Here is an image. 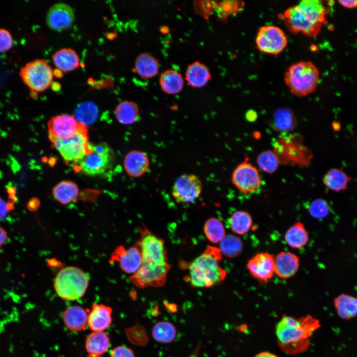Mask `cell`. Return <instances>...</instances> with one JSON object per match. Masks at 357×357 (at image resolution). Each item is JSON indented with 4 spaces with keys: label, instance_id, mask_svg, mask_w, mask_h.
<instances>
[{
    "label": "cell",
    "instance_id": "6da1fadb",
    "mask_svg": "<svg viewBox=\"0 0 357 357\" xmlns=\"http://www.w3.org/2000/svg\"><path fill=\"white\" fill-rule=\"evenodd\" d=\"M139 231L140 238L135 245L140 250L142 262L129 280L141 289L161 287L166 283L171 267L167 257L164 241L144 225L139 228Z\"/></svg>",
    "mask_w": 357,
    "mask_h": 357
},
{
    "label": "cell",
    "instance_id": "7a4b0ae2",
    "mask_svg": "<svg viewBox=\"0 0 357 357\" xmlns=\"http://www.w3.org/2000/svg\"><path fill=\"white\" fill-rule=\"evenodd\" d=\"M320 326L319 320L310 315L298 318L284 315L276 326L278 344L290 355L303 353L309 347L310 337Z\"/></svg>",
    "mask_w": 357,
    "mask_h": 357
},
{
    "label": "cell",
    "instance_id": "3957f363",
    "mask_svg": "<svg viewBox=\"0 0 357 357\" xmlns=\"http://www.w3.org/2000/svg\"><path fill=\"white\" fill-rule=\"evenodd\" d=\"M222 259L220 248L208 245L188 265L191 285L194 288H209L221 284L227 275L220 265Z\"/></svg>",
    "mask_w": 357,
    "mask_h": 357
},
{
    "label": "cell",
    "instance_id": "277c9868",
    "mask_svg": "<svg viewBox=\"0 0 357 357\" xmlns=\"http://www.w3.org/2000/svg\"><path fill=\"white\" fill-rule=\"evenodd\" d=\"M320 80L317 67L310 61H300L292 64L285 72L284 81L291 93L304 97L313 93Z\"/></svg>",
    "mask_w": 357,
    "mask_h": 357
},
{
    "label": "cell",
    "instance_id": "5b68a950",
    "mask_svg": "<svg viewBox=\"0 0 357 357\" xmlns=\"http://www.w3.org/2000/svg\"><path fill=\"white\" fill-rule=\"evenodd\" d=\"M89 277L81 269L72 266L61 269L57 274L54 288L61 299L74 301L81 298L88 287Z\"/></svg>",
    "mask_w": 357,
    "mask_h": 357
},
{
    "label": "cell",
    "instance_id": "8992f818",
    "mask_svg": "<svg viewBox=\"0 0 357 357\" xmlns=\"http://www.w3.org/2000/svg\"><path fill=\"white\" fill-rule=\"evenodd\" d=\"M115 154L106 143L88 144L87 151L77 163L79 170L90 176L102 175L112 166Z\"/></svg>",
    "mask_w": 357,
    "mask_h": 357
},
{
    "label": "cell",
    "instance_id": "52a82bcc",
    "mask_svg": "<svg viewBox=\"0 0 357 357\" xmlns=\"http://www.w3.org/2000/svg\"><path fill=\"white\" fill-rule=\"evenodd\" d=\"M54 75L51 66L44 60L36 59L26 63L19 76L32 93L43 92L51 84Z\"/></svg>",
    "mask_w": 357,
    "mask_h": 357
},
{
    "label": "cell",
    "instance_id": "ba28073f",
    "mask_svg": "<svg viewBox=\"0 0 357 357\" xmlns=\"http://www.w3.org/2000/svg\"><path fill=\"white\" fill-rule=\"evenodd\" d=\"M53 146L68 163H77L87 151L88 137L86 128L65 138L49 135Z\"/></svg>",
    "mask_w": 357,
    "mask_h": 357
},
{
    "label": "cell",
    "instance_id": "9c48e42d",
    "mask_svg": "<svg viewBox=\"0 0 357 357\" xmlns=\"http://www.w3.org/2000/svg\"><path fill=\"white\" fill-rule=\"evenodd\" d=\"M300 140L297 136L292 135L282 136L278 138L274 151L280 162L301 165L309 163L311 154Z\"/></svg>",
    "mask_w": 357,
    "mask_h": 357
},
{
    "label": "cell",
    "instance_id": "30bf717a",
    "mask_svg": "<svg viewBox=\"0 0 357 357\" xmlns=\"http://www.w3.org/2000/svg\"><path fill=\"white\" fill-rule=\"evenodd\" d=\"M255 43L259 51L270 55H277L286 48L288 39L284 32L275 25H265L260 27L255 38Z\"/></svg>",
    "mask_w": 357,
    "mask_h": 357
},
{
    "label": "cell",
    "instance_id": "8fae6325",
    "mask_svg": "<svg viewBox=\"0 0 357 357\" xmlns=\"http://www.w3.org/2000/svg\"><path fill=\"white\" fill-rule=\"evenodd\" d=\"M282 19L291 32L309 37L317 36L322 27L312 22L297 5L287 9Z\"/></svg>",
    "mask_w": 357,
    "mask_h": 357
},
{
    "label": "cell",
    "instance_id": "7c38bea8",
    "mask_svg": "<svg viewBox=\"0 0 357 357\" xmlns=\"http://www.w3.org/2000/svg\"><path fill=\"white\" fill-rule=\"evenodd\" d=\"M232 181L239 191L245 194L256 191L262 184L258 170L246 159L235 168Z\"/></svg>",
    "mask_w": 357,
    "mask_h": 357
},
{
    "label": "cell",
    "instance_id": "4fadbf2b",
    "mask_svg": "<svg viewBox=\"0 0 357 357\" xmlns=\"http://www.w3.org/2000/svg\"><path fill=\"white\" fill-rule=\"evenodd\" d=\"M202 188V182L198 176L194 174H184L176 180L172 193L177 202L190 203L198 198Z\"/></svg>",
    "mask_w": 357,
    "mask_h": 357
},
{
    "label": "cell",
    "instance_id": "5bb4252c",
    "mask_svg": "<svg viewBox=\"0 0 357 357\" xmlns=\"http://www.w3.org/2000/svg\"><path fill=\"white\" fill-rule=\"evenodd\" d=\"M246 267L253 278L261 283H266L274 275L275 258L268 252L258 253L249 260Z\"/></svg>",
    "mask_w": 357,
    "mask_h": 357
},
{
    "label": "cell",
    "instance_id": "9a60e30c",
    "mask_svg": "<svg viewBox=\"0 0 357 357\" xmlns=\"http://www.w3.org/2000/svg\"><path fill=\"white\" fill-rule=\"evenodd\" d=\"M48 128L49 135L65 138L86 128V126L78 122L73 116L63 114L52 117L48 121Z\"/></svg>",
    "mask_w": 357,
    "mask_h": 357
},
{
    "label": "cell",
    "instance_id": "2e32d148",
    "mask_svg": "<svg viewBox=\"0 0 357 357\" xmlns=\"http://www.w3.org/2000/svg\"><path fill=\"white\" fill-rule=\"evenodd\" d=\"M110 261L118 262L122 271L133 275L140 268L142 259L140 250L136 245L127 249L119 245L112 254Z\"/></svg>",
    "mask_w": 357,
    "mask_h": 357
},
{
    "label": "cell",
    "instance_id": "e0dca14e",
    "mask_svg": "<svg viewBox=\"0 0 357 357\" xmlns=\"http://www.w3.org/2000/svg\"><path fill=\"white\" fill-rule=\"evenodd\" d=\"M74 20L72 8L64 3H57L49 9L46 21L48 26L55 30H61L69 27Z\"/></svg>",
    "mask_w": 357,
    "mask_h": 357
},
{
    "label": "cell",
    "instance_id": "ac0fdd59",
    "mask_svg": "<svg viewBox=\"0 0 357 357\" xmlns=\"http://www.w3.org/2000/svg\"><path fill=\"white\" fill-rule=\"evenodd\" d=\"M112 308L104 304H94L88 313V326L93 332H103L112 322Z\"/></svg>",
    "mask_w": 357,
    "mask_h": 357
},
{
    "label": "cell",
    "instance_id": "d6986e66",
    "mask_svg": "<svg viewBox=\"0 0 357 357\" xmlns=\"http://www.w3.org/2000/svg\"><path fill=\"white\" fill-rule=\"evenodd\" d=\"M299 267V259L290 251H282L275 257V274L282 279L293 277Z\"/></svg>",
    "mask_w": 357,
    "mask_h": 357
},
{
    "label": "cell",
    "instance_id": "ffe728a7",
    "mask_svg": "<svg viewBox=\"0 0 357 357\" xmlns=\"http://www.w3.org/2000/svg\"><path fill=\"white\" fill-rule=\"evenodd\" d=\"M88 313L83 307L73 305L66 308L62 314L65 326L71 331L85 330L88 326Z\"/></svg>",
    "mask_w": 357,
    "mask_h": 357
},
{
    "label": "cell",
    "instance_id": "44dd1931",
    "mask_svg": "<svg viewBox=\"0 0 357 357\" xmlns=\"http://www.w3.org/2000/svg\"><path fill=\"white\" fill-rule=\"evenodd\" d=\"M123 164L128 175L136 178L147 172L149 167V160L145 153L134 150L126 155Z\"/></svg>",
    "mask_w": 357,
    "mask_h": 357
},
{
    "label": "cell",
    "instance_id": "7402d4cb",
    "mask_svg": "<svg viewBox=\"0 0 357 357\" xmlns=\"http://www.w3.org/2000/svg\"><path fill=\"white\" fill-rule=\"evenodd\" d=\"M270 125L276 132L286 133L295 129L297 125V120L290 109L280 108L274 111Z\"/></svg>",
    "mask_w": 357,
    "mask_h": 357
},
{
    "label": "cell",
    "instance_id": "603a6c76",
    "mask_svg": "<svg viewBox=\"0 0 357 357\" xmlns=\"http://www.w3.org/2000/svg\"><path fill=\"white\" fill-rule=\"evenodd\" d=\"M297 5L314 24L322 26L326 20L327 8L319 0H303Z\"/></svg>",
    "mask_w": 357,
    "mask_h": 357
},
{
    "label": "cell",
    "instance_id": "cb8c5ba5",
    "mask_svg": "<svg viewBox=\"0 0 357 357\" xmlns=\"http://www.w3.org/2000/svg\"><path fill=\"white\" fill-rule=\"evenodd\" d=\"M54 199L63 205L75 201L79 195V188L76 183L70 180H64L57 184L53 189Z\"/></svg>",
    "mask_w": 357,
    "mask_h": 357
},
{
    "label": "cell",
    "instance_id": "d4e9b609",
    "mask_svg": "<svg viewBox=\"0 0 357 357\" xmlns=\"http://www.w3.org/2000/svg\"><path fill=\"white\" fill-rule=\"evenodd\" d=\"M185 78L188 84L193 87H202L211 78L207 67L198 61L190 64L187 68Z\"/></svg>",
    "mask_w": 357,
    "mask_h": 357
},
{
    "label": "cell",
    "instance_id": "484cf974",
    "mask_svg": "<svg viewBox=\"0 0 357 357\" xmlns=\"http://www.w3.org/2000/svg\"><path fill=\"white\" fill-rule=\"evenodd\" d=\"M53 60L60 71L72 70L79 65V58L76 53L70 48H62L55 52Z\"/></svg>",
    "mask_w": 357,
    "mask_h": 357
},
{
    "label": "cell",
    "instance_id": "4316f807",
    "mask_svg": "<svg viewBox=\"0 0 357 357\" xmlns=\"http://www.w3.org/2000/svg\"><path fill=\"white\" fill-rule=\"evenodd\" d=\"M134 68L141 78L149 79L158 73L159 63L157 59L151 54L144 53L139 55L136 58Z\"/></svg>",
    "mask_w": 357,
    "mask_h": 357
},
{
    "label": "cell",
    "instance_id": "83f0119b",
    "mask_svg": "<svg viewBox=\"0 0 357 357\" xmlns=\"http://www.w3.org/2000/svg\"><path fill=\"white\" fill-rule=\"evenodd\" d=\"M351 180L352 178L342 169H332L324 176L323 182L330 190L338 192L348 189Z\"/></svg>",
    "mask_w": 357,
    "mask_h": 357
},
{
    "label": "cell",
    "instance_id": "f1b7e54d",
    "mask_svg": "<svg viewBox=\"0 0 357 357\" xmlns=\"http://www.w3.org/2000/svg\"><path fill=\"white\" fill-rule=\"evenodd\" d=\"M284 238L290 247L299 249L307 243L309 236L303 224L299 221L295 222L286 232Z\"/></svg>",
    "mask_w": 357,
    "mask_h": 357
},
{
    "label": "cell",
    "instance_id": "f546056e",
    "mask_svg": "<svg viewBox=\"0 0 357 357\" xmlns=\"http://www.w3.org/2000/svg\"><path fill=\"white\" fill-rule=\"evenodd\" d=\"M334 304L342 319L350 320L357 316V298L342 294L334 299Z\"/></svg>",
    "mask_w": 357,
    "mask_h": 357
},
{
    "label": "cell",
    "instance_id": "4dcf8cb0",
    "mask_svg": "<svg viewBox=\"0 0 357 357\" xmlns=\"http://www.w3.org/2000/svg\"><path fill=\"white\" fill-rule=\"evenodd\" d=\"M110 342L109 337L104 331L92 332L86 338L85 348L89 355L101 356L108 351Z\"/></svg>",
    "mask_w": 357,
    "mask_h": 357
},
{
    "label": "cell",
    "instance_id": "1f68e13d",
    "mask_svg": "<svg viewBox=\"0 0 357 357\" xmlns=\"http://www.w3.org/2000/svg\"><path fill=\"white\" fill-rule=\"evenodd\" d=\"M159 83L162 90L169 94H175L180 92L184 83L181 74L173 69L163 72L161 74Z\"/></svg>",
    "mask_w": 357,
    "mask_h": 357
},
{
    "label": "cell",
    "instance_id": "d6a6232c",
    "mask_svg": "<svg viewBox=\"0 0 357 357\" xmlns=\"http://www.w3.org/2000/svg\"><path fill=\"white\" fill-rule=\"evenodd\" d=\"M115 116L120 123L124 124H130L138 119L139 110L135 103L124 101L120 103L116 107Z\"/></svg>",
    "mask_w": 357,
    "mask_h": 357
},
{
    "label": "cell",
    "instance_id": "836d02e7",
    "mask_svg": "<svg viewBox=\"0 0 357 357\" xmlns=\"http://www.w3.org/2000/svg\"><path fill=\"white\" fill-rule=\"evenodd\" d=\"M229 225L232 231L236 234L243 235L247 233L253 225L252 218L247 211H235L229 219Z\"/></svg>",
    "mask_w": 357,
    "mask_h": 357
},
{
    "label": "cell",
    "instance_id": "e575fe53",
    "mask_svg": "<svg viewBox=\"0 0 357 357\" xmlns=\"http://www.w3.org/2000/svg\"><path fill=\"white\" fill-rule=\"evenodd\" d=\"M152 335L156 341L160 343L168 344L176 338L177 329L175 325L170 322L159 321L153 326Z\"/></svg>",
    "mask_w": 357,
    "mask_h": 357
},
{
    "label": "cell",
    "instance_id": "d590c367",
    "mask_svg": "<svg viewBox=\"0 0 357 357\" xmlns=\"http://www.w3.org/2000/svg\"><path fill=\"white\" fill-rule=\"evenodd\" d=\"M98 113V109L96 104L87 101L78 105L75 109L74 117L78 122L86 126L95 121Z\"/></svg>",
    "mask_w": 357,
    "mask_h": 357
},
{
    "label": "cell",
    "instance_id": "8d00e7d4",
    "mask_svg": "<svg viewBox=\"0 0 357 357\" xmlns=\"http://www.w3.org/2000/svg\"><path fill=\"white\" fill-rule=\"evenodd\" d=\"M220 242L219 248L222 254L228 257H236L242 253V241L240 238L236 236H226Z\"/></svg>",
    "mask_w": 357,
    "mask_h": 357
},
{
    "label": "cell",
    "instance_id": "74e56055",
    "mask_svg": "<svg viewBox=\"0 0 357 357\" xmlns=\"http://www.w3.org/2000/svg\"><path fill=\"white\" fill-rule=\"evenodd\" d=\"M204 232L207 238L211 242H220L226 236L223 224L215 218L208 219L204 226Z\"/></svg>",
    "mask_w": 357,
    "mask_h": 357
},
{
    "label": "cell",
    "instance_id": "f35d334b",
    "mask_svg": "<svg viewBox=\"0 0 357 357\" xmlns=\"http://www.w3.org/2000/svg\"><path fill=\"white\" fill-rule=\"evenodd\" d=\"M256 162L262 171L267 174H272L277 170L280 161L274 151L266 150L258 155Z\"/></svg>",
    "mask_w": 357,
    "mask_h": 357
},
{
    "label": "cell",
    "instance_id": "ab89813d",
    "mask_svg": "<svg viewBox=\"0 0 357 357\" xmlns=\"http://www.w3.org/2000/svg\"><path fill=\"white\" fill-rule=\"evenodd\" d=\"M309 214L316 219H323L330 212L331 207L327 201L323 198H317L312 201L308 208Z\"/></svg>",
    "mask_w": 357,
    "mask_h": 357
},
{
    "label": "cell",
    "instance_id": "60d3db41",
    "mask_svg": "<svg viewBox=\"0 0 357 357\" xmlns=\"http://www.w3.org/2000/svg\"><path fill=\"white\" fill-rule=\"evenodd\" d=\"M13 44V40L10 32L5 28H0V53L10 50Z\"/></svg>",
    "mask_w": 357,
    "mask_h": 357
},
{
    "label": "cell",
    "instance_id": "b9f144b4",
    "mask_svg": "<svg viewBox=\"0 0 357 357\" xmlns=\"http://www.w3.org/2000/svg\"><path fill=\"white\" fill-rule=\"evenodd\" d=\"M110 357H135L133 351L125 346H119L111 352Z\"/></svg>",
    "mask_w": 357,
    "mask_h": 357
},
{
    "label": "cell",
    "instance_id": "7bdbcfd3",
    "mask_svg": "<svg viewBox=\"0 0 357 357\" xmlns=\"http://www.w3.org/2000/svg\"><path fill=\"white\" fill-rule=\"evenodd\" d=\"M338 2L342 6L347 8L353 9L357 8V0H339Z\"/></svg>",
    "mask_w": 357,
    "mask_h": 357
},
{
    "label": "cell",
    "instance_id": "ee69618b",
    "mask_svg": "<svg viewBox=\"0 0 357 357\" xmlns=\"http://www.w3.org/2000/svg\"><path fill=\"white\" fill-rule=\"evenodd\" d=\"M8 208V204L0 197V219L6 216Z\"/></svg>",
    "mask_w": 357,
    "mask_h": 357
},
{
    "label": "cell",
    "instance_id": "f6af8a7d",
    "mask_svg": "<svg viewBox=\"0 0 357 357\" xmlns=\"http://www.w3.org/2000/svg\"><path fill=\"white\" fill-rule=\"evenodd\" d=\"M8 238L6 231L0 226V248L6 242Z\"/></svg>",
    "mask_w": 357,
    "mask_h": 357
},
{
    "label": "cell",
    "instance_id": "bcb514c9",
    "mask_svg": "<svg viewBox=\"0 0 357 357\" xmlns=\"http://www.w3.org/2000/svg\"><path fill=\"white\" fill-rule=\"evenodd\" d=\"M246 119L249 121L252 122L255 121L257 118V113L252 110L248 111L245 115Z\"/></svg>",
    "mask_w": 357,
    "mask_h": 357
},
{
    "label": "cell",
    "instance_id": "7dc6e473",
    "mask_svg": "<svg viewBox=\"0 0 357 357\" xmlns=\"http://www.w3.org/2000/svg\"><path fill=\"white\" fill-rule=\"evenodd\" d=\"M254 357H278L277 355L268 352H262L257 354Z\"/></svg>",
    "mask_w": 357,
    "mask_h": 357
},
{
    "label": "cell",
    "instance_id": "c3c4849f",
    "mask_svg": "<svg viewBox=\"0 0 357 357\" xmlns=\"http://www.w3.org/2000/svg\"><path fill=\"white\" fill-rule=\"evenodd\" d=\"M39 206V202H37L36 199H32L29 202L28 207L31 210L36 209Z\"/></svg>",
    "mask_w": 357,
    "mask_h": 357
},
{
    "label": "cell",
    "instance_id": "681fc988",
    "mask_svg": "<svg viewBox=\"0 0 357 357\" xmlns=\"http://www.w3.org/2000/svg\"><path fill=\"white\" fill-rule=\"evenodd\" d=\"M7 190H8V192L10 194V195H11L12 196H14V194L15 193V190L13 187H12V186L9 187L8 188Z\"/></svg>",
    "mask_w": 357,
    "mask_h": 357
},
{
    "label": "cell",
    "instance_id": "f907efd6",
    "mask_svg": "<svg viewBox=\"0 0 357 357\" xmlns=\"http://www.w3.org/2000/svg\"><path fill=\"white\" fill-rule=\"evenodd\" d=\"M87 357H101L99 356L88 355V356Z\"/></svg>",
    "mask_w": 357,
    "mask_h": 357
}]
</instances>
